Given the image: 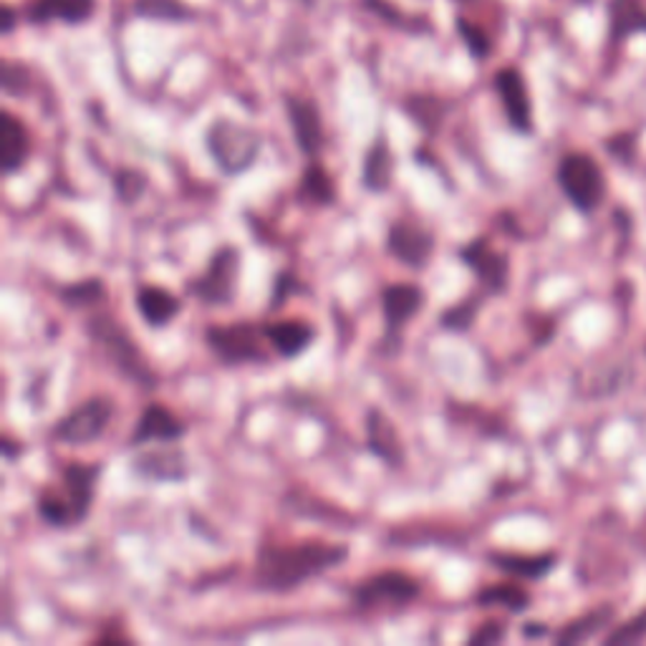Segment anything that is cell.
I'll return each instance as SVG.
<instances>
[{
	"label": "cell",
	"instance_id": "44dd1931",
	"mask_svg": "<svg viewBox=\"0 0 646 646\" xmlns=\"http://www.w3.org/2000/svg\"><path fill=\"white\" fill-rule=\"evenodd\" d=\"M394 180V155L387 137L371 144L361 162V187L369 192H387Z\"/></svg>",
	"mask_w": 646,
	"mask_h": 646
},
{
	"label": "cell",
	"instance_id": "6da1fadb",
	"mask_svg": "<svg viewBox=\"0 0 646 646\" xmlns=\"http://www.w3.org/2000/svg\"><path fill=\"white\" fill-rule=\"evenodd\" d=\"M348 558L346 543L319 538L296 543H263L255 550L253 583L266 593H291L303 583L334 571Z\"/></svg>",
	"mask_w": 646,
	"mask_h": 646
},
{
	"label": "cell",
	"instance_id": "e0dca14e",
	"mask_svg": "<svg viewBox=\"0 0 646 646\" xmlns=\"http://www.w3.org/2000/svg\"><path fill=\"white\" fill-rule=\"evenodd\" d=\"M266 334L268 346L280 356V359H299L303 352H309L311 344L316 342V326L303 319H278L260 323Z\"/></svg>",
	"mask_w": 646,
	"mask_h": 646
},
{
	"label": "cell",
	"instance_id": "5bb4252c",
	"mask_svg": "<svg viewBox=\"0 0 646 646\" xmlns=\"http://www.w3.org/2000/svg\"><path fill=\"white\" fill-rule=\"evenodd\" d=\"M286 116L291 124L296 147L301 149V155L309 159H316L323 147V122L319 107L311 99L296 97V93H286Z\"/></svg>",
	"mask_w": 646,
	"mask_h": 646
},
{
	"label": "cell",
	"instance_id": "9c48e42d",
	"mask_svg": "<svg viewBox=\"0 0 646 646\" xmlns=\"http://www.w3.org/2000/svg\"><path fill=\"white\" fill-rule=\"evenodd\" d=\"M114 420V399L109 394H97L83 399L79 406L62 416L54 427V437L64 445H91L101 435H107Z\"/></svg>",
	"mask_w": 646,
	"mask_h": 646
},
{
	"label": "cell",
	"instance_id": "1f68e13d",
	"mask_svg": "<svg viewBox=\"0 0 646 646\" xmlns=\"http://www.w3.org/2000/svg\"><path fill=\"white\" fill-rule=\"evenodd\" d=\"M455 29H457V33H460L463 44L467 46V51H470L472 58H480V62H482V58H490L492 41H490L488 33L480 29V25H475L472 21H467V19H463V15H457Z\"/></svg>",
	"mask_w": 646,
	"mask_h": 646
},
{
	"label": "cell",
	"instance_id": "74e56055",
	"mask_svg": "<svg viewBox=\"0 0 646 646\" xmlns=\"http://www.w3.org/2000/svg\"><path fill=\"white\" fill-rule=\"evenodd\" d=\"M13 25H15V11L5 3L3 8H0V31H3V36L13 33Z\"/></svg>",
	"mask_w": 646,
	"mask_h": 646
},
{
	"label": "cell",
	"instance_id": "52a82bcc",
	"mask_svg": "<svg viewBox=\"0 0 646 646\" xmlns=\"http://www.w3.org/2000/svg\"><path fill=\"white\" fill-rule=\"evenodd\" d=\"M422 586L404 571H381L354 586L352 603L359 611L404 609L420 599Z\"/></svg>",
	"mask_w": 646,
	"mask_h": 646
},
{
	"label": "cell",
	"instance_id": "7a4b0ae2",
	"mask_svg": "<svg viewBox=\"0 0 646 646\" xmlns=\"http://www.w3.org/2000/svg\"><path fill=\"white\" fill-rule=\"evenodd\" d=\"M104 475V463H69L62 470V482L48 484L38 492L36 510L51 528H74L87 521L97 482Z\"/></svg>",
	"mask_w": 646,
	"mask_h": 646
},
{
	"label": "cell",
	"instance_id": "4fadbf2b",
	"mask_svg": "<svg viewBox=\"0 0 646 646\" xmlns=\"http://www.w3.org/2000/svg\"><path fill=\"white\" fill-rule=\"evenodd\" d=\"M495 91L500 97V104H503V112L508 116V124L513 126L517 134H531L533 132V104L528 83H525L523 74L515 69V66H503L495 74Z\"/></svg>",
	"mask_w": 646,
	"mask_h": 646
},
{
	"label": "cell",
	"instance_id": "d590c367",
	"mask_svg": "<svg viewBox=\"0 0 646 646\" xmlns=\"http://www.w3.org/2000/svg\"><path fill=\"white\" fill-rule=\"evenodd\" d=\"M508 636V626L498 619H490V622L480 624L475 632L467 636V644L472 646H490V644H500Z\"/></svg>",
	"mask_w": 646,
	"mask_h": 646
},
{
	"label": "cell",
	"instance_id": "484cf974",
	"mask_svg": "<svg viewBox=\"0 0 646 646\" xmlns=\"http://www.w3.org/2000/svg\"><path fill=\"white\" fill-rule=\"evenodd\" d=\"M134 470L149 480H182L185 470V455L177 453H152L142 455L134 460Z\"/></svg>",
	"mask_w": 646,
	"mask_h": 646
},
{
	"label": "cell",
	"instance_id": "2e32d148",
	"mask_svg": "<svg viewBox=\"0 0 646 646\" xmlns=\"http://www.w3.org/2000/svg\"><path fill=\"white\" fill-rule=\"evenodd\" d=\"M364 432H367V449L379 457L381 463L389 467H402L406 460V449L402 435H399L397 424L389 420V414H385L377 406H371L367 412V420H364Z\"/></svg>",
	"mask_w": 646,
	"mask_h": 646
},
{
	"label": "cell",
	"instance_id": "83f0119b",
	"mask_svg": "<svg viewBox=\"0 0 646 646\" xmlns=\"http://www.w3.org/2000/svg\"><path fill=\"white\" fill-rule=\"evenodd\" d=\"M611 616H614V611L609 606L606 609H597V611H589V614H583L581 619H576V622L566 624L560 628L558 636H556V644H581V642H589L593 634L599 632L601 626H609Z\"/></svg>",
	"mask_w": 646,
	"mask_h": 646
},
{
	"label": "cell",
	"instance_id": "cb8c5ba5",
	"mask_svg": "<svg viewBox=\"0 0 646 646\" xmlns=\"http://www.w3.org/2000/svg\"><path fill=\"white\" fill-rule=\"evenodd\" d=\"M611 38L622 41L632 33L646 31V5L642 0H611L609 3Z\"/></svg>",
	"mask_w": 646,
	"mask_h": 646
},
{
	"label": "cell",
	"instance_id": "ac0fdd59",
	"mask_svg": "<svg viewBox=\"0 0 646 646\" xmlns=\"http://www.w3.org/2000/svg\"><path fill=\"white\" fill-rule=\"evenodd\" d=\"M31 149L33 142L29 126L11 109H3V114H0V162H3V172L13 175L23 169L31 157Z\"/></svg>",
	"mask_w": 646,
	"mask_h": 646
},
{
	"label": "cell",
	"instance_id": "9a60e30c",
	"mask_svg": "<svg viewBox=\"0 0 646 646\" xmlns=\"http://www.w3.org/2000/svg\"><path fill=\"white\" fill-rule=\"evenodd\" d=\"M187 435V424L177 416L167 404L149 402L144 406L134 432L130 437L132 447H144L149 442H162V445H172V442L182 439Z\"/></svg>",
	"mask_w": 646,
	"mask_h": 646
},
{
	"label": "cell",
	"instance_id": "7c38bea8",
	"mask_svg": "<svg viewBox=\"0 0 646 646\" xmlns=\"http://www.w3.org/2000/svg\"><path fill=\"white\" fill-rule=\"evenodd\" d=\"M463 266L472 270V276L480 280V286L488 293H503L510 278L508 255L492 248L488 237H475L460 250Z\"/></svg>",
	"mask_w": 646,
	"mask_h": 646
},
{
	"label": "cell",
	"instance_id": "30bf717a",
	"mask_svg": "<svg viewBox=\"0 0 646 646\" xmlns=\"http://www.w3.org/2000/svg\"><path fill=\"white\" fill-rule=\"evenodd\" d=\"M387 250L402 266L422 270L430 266L432 253H435V235L430 227L410 223V220H397L387 231Z\"/></svg>",
	"mask_w": 646,
	"mask_h": 646
},
{
	"label": "cell",
	"instance_id": "f1b7e54d",
	"mask_svg": "<svg viewBox=\"0 0 646 646\" xmlns=\"http://www.w3.org/2000/svg\"><path fill=\"white\" fill-rule=\"evenodd\" d=\"M404 109L414 119V124L427 134H435L445 119V101L435 97H410L404 101Z\"/></svg>",
	"mask_w": 646,
	"mask_h": 646
},
{
	"label": "cell",
	"instance_id": "8d00e7d4",
	"mask_svg": "<svg viewBox=\"0 0 646 646\" xmlns=\"http://www.w3.org/2000/svg\"><path fill=\"white\" fill-rule=\"evenodd\" d=\"M29 89V74L23 66H15L11 62L3 64V91L8 97H21Z\"/></svg>",
	"mask_w": 646,
	"mask_h": 646
},
{
	"label": "cell",
	"instance_id": "4316f807",
	"mask_svg": "<svg viewBox=\"0 0 646 646\" xmlns=\"http://www.w3.org/2000/svg\"><path fill=\"white\" fill-rule=\"evenodd\" d=\"M58 299L69 309H91L107 299V283L101 278L76 280V283L58 288Z\"/></svg>",
	"mask_w": 646,
	"mask_h": 646
},
{
	"label": "cell",
	"instance_id": "f546056e",
	"mask_svg": "<svg viewBox=\"0 0 646 646\" xmlns=\"http://www.w3.org/2000/svg\"><path fill=\"white\" fill-rule=\"evenodd\" d=\"M482 299L480 296H467V299L457 301L455 305H449L447 311L439 313V326L445 331H455V334H463V331H470L475 319L480 313Z\"/></svg>",
	"mask_w": 646,
	"mask_h": 646
},
{
	"label": "cell",
	"instance_id": "3957f363",
	"mask_svg": "<svg viewBox=\"0 0 646 646\" xmlns=\"http://www.w3.org/2000/svg\"><path fill=\"white\" fill-rule=\"evenodd\" d=\"M87 334L91 336L93 344L104 348L107 359L114 364L119 374H124V377L134 381L137 387L155 389L157 374L149 369V364L140 352L137 342H134L130 328H126L122 321H116L112 313L99 311L87 319Z\"/></svg>",
	"mask_w": 646,
	"mask_h": 646
},
{
	"label": "cell",
	"instance_id": "8992f818",
	"mask_svg": "<svg viewBox=\"0 0 646 646\" xmlns=\"http://www.w3.org/2000/svg\"><path fill=\"white\" fill-rule=\"evenodd\" d=\"M558 187L568 202L581 212H593L606 198V180H603L597 159L586 152H571L558 165Z\"/></svg>",
	"mask_w": 646,
	"mask_h": 646
},
{
	"label": "cell",
	"instance_id": "d4e9b609",
	"mask_svg": "<svg viewBox=\"0 0 646 646\" xmlns=\"http://www.w3.org/2000/svg\"><path fill=\"white\" fill-rule=\"evenodd\" d=\"M475 603H478L480 609H508L510 614H523L525 609L531 606V593L523 589V586L517 583H492V586H484V589L478 591V597H475Z\"/></svg>",
	"mask_w": 646,
	"mask_h": 646
},
{
	"label": "cell",
	"instance_id": "f35d334b",
	"mask_svg": "<svg viewBox=\"0 0 646 646\" xmlns=\"http://www.w3.org/2000/svg\"><path fill=\"white\" fill-rule=\"evenodd\" d=\"M521 634L525 636V639H535V636H546L548 626L546 624H523Z\"/></svg>",
	"mask_w": 646,
	"mask_h": 646
},
{
	"label": "cell",
	"instance_id": "d6986e66",
	"mask_svg": "<svg viewBox=\"0 0 646 646\" xmlns=\"http://www.w3.org/2000/svg\"><path fill=\"white\" fill-rule=\"evenodd\" d=\"M134 305L140 316L147 321L149 328H165L172 323L182 311V301L165 286L140 283L134 291Z\"/></svg>",
	"mask_w": 646,
	"mask_h": 646
},
{
	"label": "cell",
	"instance_id": "277c9868",
	"mask_svg": "<svg viewBox=\"0 0 646 646\" xmlns=\"http://www.w3.org/2000/svg\"><path fill=\"white\" fill-rule=\"evenodd\" d=\"M205 344L212 356L223 367H241V364H268V342L263 326L250 321L215 323L205 328Z\"/></svg>",
	"mask_w": 646,
	"mask_h": 646
},
{
	"label": "cell",
	"instance_id": "836d02e7",
	"mask_svg": "<svg viewBox=\"0 0 646 646\" xmlns=\"http://www.w3.org/2000/svg\"><path fill=\"white\" fill-rule=\"evenodd\" d=\"M642 639H646V611H644V614L636 616V619H632V622L616 626L614 632H611L603 642H606L609 646L611 644L624 646V644H636V642H642Z\"/></svg>",
	"mask_w": 646,
	"mask_h": 646
},
{
	"label": "cell",
	"instance_id": "603a6c76",
	"mask_svg": "<svg viewBox=\"0 0 646 646\" xmlns=\"http://www.w3.org/2000/svg\"><path fill=\"white\" fill-rule=\"evenodd\" d=\"M299 194L305 202H313V205L321 208H331L336 202V185L334 177L323 165H319V159H311L305 165L303 175H301V185H299Z\"/></svg>",
	"mask_w": 646,
	"mask_h": 646
},
{
	"label": "cell",
	"instance_id": "4dcf8cb0",
	"mask_svg": "<svg viewBox=\"0 0 646 646\" xmlns=\"http://www.w3.org/2000/svg\"><path fill=\"white\" fill-rule=\"evenodd\" d=\"M137 8V15L144 19H162V21H185L192 19V11L187 8L182 0H137L134 3Z\"/></svg>",
	"mask_w": 646,
	"mask_h": 646
},
{
	"label": "cell",
	"instance_id": "d6a6232c",
	"mask_svg": "<svg viewBox=\"0 0 646 646\" xmlns=\"http://www.w3.org/2000/svg\"><path fill=\"white\" fill-rule=\"evenodd\" d=\"M144 187H147V177L137 169H119L114 175V192L124 205H134L142 198Z\"/></svg>",
	"mask_w": 646,
	"mask_h": 646
},
{
	"label": "cell",
	"instance_id": "ba28073f",
	"mask_svg": "<svg viewBox=\"0 0 646 646\" xmlns=\"http://www.w3.org/2000/svg\"><path fill=\"white\" fill-rule=\"evenodd\" d=\"M241 250L235 245H223L212 253L208 268L192 280L190 293L205 305H231L237 293V278H241Z\"/></svg>",
	"mask_w": 646,
	"mask_h": 646
},
{
	"label": "cell",
	"instance_id": "8fae6325",
	"mask_svg": "<svg viewBox=\"0 0 646 646\" xmlns=\"http://www.w3.org/2000/svg\"><path fill=\"white\" fill-rule=\"evenodd\" d=\"M427 296L416 283H389L381 288V316H385L387 342H397L399 334L420 316Z\"/></svg>",
	"mask_w": 646,
	"mask_h": 646
},
{
	"label": "cell",
	"instance_id": "e575fe53",
	"mask_svg": "<svg viewBox=\"0 0 646 646\" xmlns=\"http://www.w3.org/2000/svg\"><path fill=\"white\" fill-rule=\"evenodd\" d=\"M303 286L301 280L296 278V274L291 270H283V274L276 276V283H274V296H270V309H280V305H286V301L291 299L293 293H301Z\"/></svg>",
	"mask_w": 646,
	"mask_h": 646
},
{
	"label": "cell",
	"instance_id": "ab89813d",
	"mask_svg": "<svg viewBox=\"0 0 646 646\" xmlns=\"http://www.w3.org/2000/svg\"><path fill=\"white\" fill-rule=\"evenodd\" d=\"M19 453H21V449H19V442H15L13 437H8V435H5V437H3V457H5V460H8V463L15 460V457H19Z\"/></svg>",
	"mask_w": 646,
	"mask_h": 646
},
{
	"label": "cell",
	"instance_id": "ffe728a7",
	"mask_svg": "<svg viewBox=\"0 0 646 646\" xmlns=\"http://www.w3.org/2000/svg\"><path fill=\"white\" fill-rule=\"evenodd\" d=\"M97 13V0H33L29 8L31 23L62 21L69 25L87 23Z\"/></svg>",
	"mask_w": 646,
	"mask_h": 646
},
{
	"label": "cell",
	"instance_id": "7402d4cb",
	"mask_svg": "<svg viewBox=\"0 0 646 646\" xmlns=\"http://www.w3.org/2000/svg\"><path fill=\"white\" fill-rule=\"evenodd\" d=\"M490 566H495L498 571L528 578V581H538V578L548 576L556 568L554 554H538V556H525V554H505V550H490L488 554Z\"/></svg>",
	"mask_w": 646,
	"mask_h": 646
},
{
	"label": "cell",
	"instance_id": "5b68a950",
	"mask_svg": "<svg viewBox=\"0 0 646 646\" xmlns=\"http://www.w3.org/2000/svg\"><path fill=\"white\" fill-rule=\"evenodd\" d=\"M208 152L225 175H243L253 167L263 149V137L253 126L237 124L233 119H215L208 130Z\"/></svg>",
	"mask_w": 646,
	"mask_h": 646
}]
</instances>
